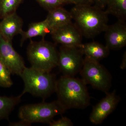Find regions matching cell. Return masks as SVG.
Returning <instances> with one entry per match:
<instances>
[{"label":"cell","instance_id":"277c9868","mask_svg":"<svg viewBox=\"0 0 126 126\" xmlns=\"http://www.w3.org/2000/svg\"><path fill=\"white\" fill-rule=\"evenodd\" d=\"M27 58L31 67L46 72H51L58 66L59 51L54 44L44 39L39 41L30 39L27 48Z\"/></svg>","mask_w":126,"mask_h":126},{"label":"cell","instance_id":"7402d4cb","mask_svg":"<svg viewBox=\"0 0 126 126\" xmlns=\"http://www.w3.org/2000/svg\"><path fill=\"white\" fill-rule=\"evenodd\" d=\"M68 4L71 3L75 5H90L94 3V0H65Z\"/></svg>","mask_w":126,"mask_h":126},{"label":"cell","instance_id":"8fae6325","mask_svg":"<svg viewBox=\"0 0 126 126\" xmlns=\"http://www.w3.org/2000/svg\"><path fill=\"white\" fill-rule=\"evenodd\" d=\"M104 32L106 46L110 50H117L126 46V24L125 21L118 20L113 24L108 25Z\"/></svg>","mask_w":126,"mask_h":126},{"label":"cell","instance_id":"9c48e42d","mask_svg":"<svg viewBox=\"0 0 126 126\" xmlns=\"http://www.w3.org/2000/svg\"><path fill=\"white\" fill-rule=\"evenodd\" d=\"M50 34L55 44L63 46L79 48L82 44V35L72 21L54 30Z\"/></svg>","mask_w":126,"mask_h":126},{"label":"cell","instance_id":"7a4b0ae2","mask_svg":"<svg viewBox=\"0 0 126 126\" xmlns=\"http://www.w3.org/2000/svg\"><path fill=\"white\" fill-rule=\"evenodd\" d=\"M86 85L81 79L63 75L56 81L57 100L66 110L86 108L90 100Z\"/></svg>","mask_w":126,"mask_h":126},{"label":"cell","instance_id":"5bb4252c","mask_svg":"<svg viewBox=\"0 0 126 126\" xmlns=\"http://www.w3.org/2000/svg\"><path fill=\"white\" fill-rule=\"evenodd\" d=\"M79 48L84 58L98 62L108 56L110 52L106 45L94 41L82 44Z\"/></svg>","mask_w":126,"mask_h":126},{"label":"cell","instance_id":"d4e9b609","mask_svg":"<svg viewBox=\"0 0 126 126\" xmlns=\"http://www.w3.org/2000/svg\"><path fill=\"white\" fill-rule=\"evenodd\" d=\"M126 67V52L124 53L123 56L122 62L121 65V68L122 69H125Z\"/></svg>","mask_w":126,"mask_h":126},{"label":"cell","instance_id":"ac0fdd59","mask_svg":"<svg viewBox=\"0 0 126 126\" xmlns=\"http://www.w3.org/2000/svg\"><path fill=\"white\" fill-rule=\"evenodd\" d=\"M24 0H0V20L16 12Z\"/></svg>","mask_w":126,"mask_h":126},{"label":"cell","instance_id":"6da1fadb","mask_svg":"<svg viewBox=\"0 0 126 126\" xmlns=\"http://www.w3.org/2000/svg\"><path fill=\"white\" fill-rule=\"evenodd\" d=\"M70 12L75 24L87 38H94L105 31L108 25V15L96 6L75 5Z\"/></svg>","mask_w":126,"mask_h":126},{"label":"cell","instance_id":"44dd1931","mask_svg":"<svg viewBox=\"0 0 126 126\" xmlns=\"http://www.w3.org/2000/svg\"><path fill=\"white\" fill-rule=\"evenodd\" d=\"M50 126H72L73 124L72 121L67 117H62L57 121L53 120L49 123Z\"/></svg>","mask_w":126,"mask_h":126},{"label":"cell","instance_id":"603a6c76","mask_svg":"<svg viewBox=\"0 0 126 126\" xmlns=\"http://www.w3.org/2000/svg\"><path fill=\"white\" fill-rule=\"evenodd\" d=\"M108 0H94L95 6L103 10L106 7Z\"/></svg>","mask_w":126,"mask_h":126},{"label":"cell","instance_id":"e0dca14e","mask_svg":"<svg viewBox=\"0 0 126 126\" xmlns=\"http://www.w3.org/2000/svg\"><path fill=\"white\" fill-rule=\"evenodd\" d=\"M106 7L108 15L115 16L118 20H126V0H108Z\"/></svg>","mask_w":126,"mask_h":126},{"label":"cell","instance_id":"8992f818","mask_svg":"<svg viewBox=\"0 0 126 126\" xmlns=\"http://www.w3.org/2000/svg\"><path fill=\"white\" fill-rule=\"evenodd\" d=\"M84 83L105 93H109L111 85L112 77L108 70L99 62L84 58L79 72Z\"/></svg>","mask_w":126,"mask_h":126},{"label":"cell","instance_id":"2e32d148","mask_svg":"<svg viewBox=\"0 0 126 126\" xmlns=\"http://www.w3.org/2000/svg\"><path fill=\"white\" fill-rule=\"evenodd\" d=\"M23 96L21 94L17 96H0V121L3 119L9 120V115L20 103Z\"/></svg>","mask_w":126,"mask_h":126},{"label":"cell","instance_id":"5b68a950","mask_svg":"<svg viewBox=\"0 0 126 126\" xmlns=\"http://www.w3.org/2000/svg\"><path fill=\"white\" fill-rule=\"evenodd\" d=\"M58 101L46 102L44 101L37 104H27L20 107L18 117L31 124L35 123H49L57 115L66 111Z\"/></svg>","mask_w":126,"mask_h":126},{"label":"cell","instance_id":"7c38bea8","mask_svg":"<svg viewBox=\"0 0 126 126\" xmlns=\"http://www.w3.org/2000/svg\"><path fill=\"white\" fill-rule=\"evenodd\" d=\"M23 21L16 12L7 16L0 21V34L6 40L12 42L16 35L23 31Z\"/></svg>","mask_w":126,"mask_h":126},{"label":"cell","instance_id":"52a82bcc","mask_svg":"<svg viewBox=\"0 0 126 126\" xmlns=\"http://www.w3.org/2000/svg\"><path fill=\"white\" fill-rule=\"evenodd\" d=\"M83 55L78 47L61 45L59 51L58 66L63 76L74 77L83 65Z\"/></svg>","mask_w":126,"mask_h":126},{"label":"cell","instance_id":"30bf717a","mask_svg":"<svg viewBox=\"0 0 126 126\" xmlns=\"http://www.w3.org/2000/svg\"><path fill=\"white\" fill-rule=\"evenodd\" d=\"M106 94V96L93 108L89 119L93 124L102 123L114 111L120 101V98L117 95L116 90Z\"/></svg>","mask_w":126,"mask_h":126},{"label":"cell","instance_id":"d6986e66","mask_svg":"<svg viewBox=\"0 0 126 126\" xmlns=\"http://www.w3.org/2000/svg\"><path fill=\"white\" fill-rule=\"evenodd\" d=\"M11 73L6 66L0 60V86L9 88L12 86L13 82L11 78Z\"/></svg>","mask_w":126,"mask_h":126},{"label":"cell","instance_id":"9a60e30c","mask_svg":"<svg viewBox=\"0 0 126 126\" xmlns=\"http://www.w3.org/2000/svg\"><path fill=\"white\" fill-rule=\"evenodd\" d=\"M51 31L46 20L38 22L31 23L26 31H23L21 33V46L28 39H31L36 36H40L44 39L47 34L50 33Z\"/></svg>","mask_w":126,"mask_h":126},{"label":"cell","instance_id":"cb8c5ba5","mask_svg":"<svg viewBox=\"0 0 126 126\" xmlns=\"http://www.w3.org/2000/svg\"><path fill=\"white\" fill-rule=\"evenodd\" d=\"M21 120V119H20ZM31 124L23 120H21L19 121L15 122H10L9 126H29Z\"/></svg>","mask_w":126,"mask_h":126},{"label":"cell","instance_id":"4fadbf2b","mask_svg":"<svg viewBox=\"0 0 126 126\" xmlns=\"http://www.w3.org/2000/svg\"><path fill=\"white\" fill-rule=\"evenodd\" d=\"M48 12V14L45 20L51 33L54 30L72 22L73 20L70 12L66 10L63 6Z\"/></svg>","mask_w":126,"mask_h":126},{"label":"cell","instance_id":"ffe728a7","mask_svg":"<svg viewBox=\"0 0 126 126\" xmlns=\"http://www.w3.org/2000/svg\"><path fill=\"white\" fill-rule=\"evenodd\" d=\"M48 11L68 4L65 0H35Z\"/></svg>","mask_w":126,"mask_h":126},{"label":"cell","instance_id":"3957f363","mask_svg":"<svg viewBox=\"0 0 126 126\" xmlns=\"http://www.w3.org/2000/svg\"><path fill=\"white\" fill-rule=\"evenodd\" d=\"M24 88L21 94L29 93L34 96L44 100L55 92L56 76L51 72H46L31 67H25L19 75Z\"/></svg>","mask_w":126,"mask_h":126},{"label":"cell","instance_id":"ba28073f","mask_svg":"<svg viewBox=\"0 0 126 126\" xmlns=\"http://www.w3.org/2000/svg\"><path fill=\"white\" fill-rule=\"evenodd\" d=\"M0 60L12 74L19 76L26 67L23 58L14 48L12 42L6 40L0 34Z\"/></svg>","mask_w":126,"mask_h":126}]
</instances>
